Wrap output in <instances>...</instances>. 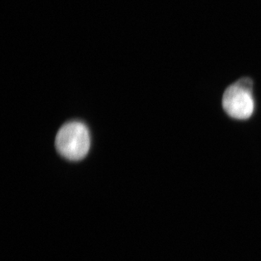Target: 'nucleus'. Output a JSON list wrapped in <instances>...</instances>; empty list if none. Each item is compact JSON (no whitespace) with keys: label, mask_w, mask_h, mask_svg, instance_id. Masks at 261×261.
Listing matches in <instances>:
<instances>
[{"label":"nucleus","mask_w":261,"mask_h":261,"mask_svg":"<svg viewBox=\"0 0 261 261\" xmlns=\"http://www.w3.org/2000/svg\"><path fill=\"white\" fill-rule=\"evenodd\" d=\"M222 105L225 112L231 118L239 120L250 118L255 108L252 81L243 78L230 85L223 95Z\"/></svg>","instance_id":"obj_2"},{"label":"nucleus","mask_w":261,"mask_h":261,"mask_svg":"<svg viewBox=\"0 0 261 261\" xmlns=\"http://www.w3.org/2000/svg\"><path fill=\"white\" fill-rule=\"evenodd\" d=\"M88 128L80 122H70L62 127L56 136L58 152L65 159L76 161L83 159L90 148Z\"/></svg>","instance_id":"obj_1"}]
</instances>
